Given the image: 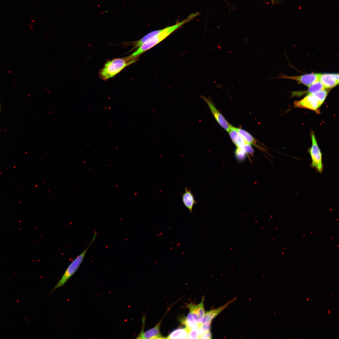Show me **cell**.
<instances>
[{"label": "cell", "instance_id": "obj_1", "mask_svg": "<svg viewBox=\"0 0 339 339\" xmlns=\"http://www.w3.org/2000/svg\"><path fill=\"white\" fill-rule=\"evenodd\" d=\"M138 58L130 55L125 57L115 58L107 61L100 70V78L106 80L114 77L125 67L136 62Z\"/></svg>", "mask_w": 339, "mask_h": 339}, {"label": "cell", "instance_id": "obj_2", "mask_svg": "<svg viewBox=\"0 0 339 339\" xmlns=\"http://www.w3.org/2000/svg\"><path fill=\"white\" fill-rule=\"evenodd\" d=\"M189 21V19L187 18L175 24L159 30V32L156 35L143 44L131 55L134 57H138L143 53L160 43L175 30Z\"/></svg>", "mask_w": 339, "mask_h": 339}, {"label": "cell", "instance_id": "obj_3", "mask_svg": "<svg viewBox=\"0 0 339 339\" xmlns=\"http://www.w3.org/2000/svg\"><path fill=\"white\" fill-rule=\"evenodd\" d=\"M97 234V232H95L88 246L69 264L63 275L50 293H51L56 289L62 286L76 272L83 261L87 250L95 239Z\"/></svg>", "mask_w": 339, "mask_h": 339}, {"label": "cell", "instance_id": "obj_4", "mask_svg": "<svg viewBox=\"0 0 339 339\" xmlns=\"http://www.w3.org/2000/svg\"><path fill=\"white\" fill-rule=\"evenodd\" d=\"M311 136L312 144L311 147L309 150V152L310 155L312 160L310 166L311 167L315 168L317 171L321 173L323 169L322 153L318 145L315 134L313 131H311Z\"/></svg>", "mask_w": 339, "mask_h": 339}, {"label": "cell", "instance_id": "obj_5", "mask_svg": "<svg viewBox=\"0 0 339 339\" xmlns=\"http://www.w3.org/2000/svg\"><path fill=\"white\" fill-rule=\"evenodd\" d=\"M200 97L206 103L217 122L223 129L228 132L232 125L218 110L211 99L202 95H200Z\"/></svg>", "mask_w": 339, "mask_h": 339}, {"label": "cell", "instance_id": "obj_6", "mask_svg": "<svg viewBox=\"0 0 339 339\" xmlns=\"http://www.w3.org/2000/svg\"><path fill=\"white\" fill-rule=\"evenodd\" d=\"M294 106L296 108L308 109L320 113V106L315 96L312 94H309L302 100L294 102Z\"/></svg>", "mask_w": 339, "mask_h": 339}, {"label": "cell", "instance_id": "obj_7", "mask_svg": "<svg viewBox=\"0 0 339 339\" xmlns=\"http://www.w3.org/2000/svg\"><path fill=\"white\" fill-rule=\"evenodd\" d=\"M145 321V316H143L142 319L143 326L139 334L136 338L138 339H165L161 334L160 331L161 321L159 322L153 327L147 331H144V327Z\"/></svg>", "mask_w": 339, "mask_h": 339}, {"label": "cell", "instance_id": "obj_8", "mask_svg": "<svg viewBox=\"0 0 339 339\" xmlns=\"http://www.w3.org/2000/svg\"><path fill=\"white\" fill-rule=\"evenodd\" d=\"M319 73H312L299 76H288L282 75L279 78L290 79L297 81L308 87L319 80Z\"/></svg>", "mask_w": 339, "mask_h": 339}, {"label": "cell", "instance_id": "obj_9", "mask_svg": "<svg viewBox=\"0 0 339 339\" xmlns=\"http://www.w3.org/2000/svg\"><path fill=\"white\" fill-rule=\"evenodd\" d=\"M204 297H203L201 302L198 304L190 303L187 304L190 312L191 314L194 319L201 325L202 322L205 314L204 306Z\"/></svg>", "mask_w": 339, "mask_h": 339}, {"label": "cell", "instance_id": "obj_10", "mask_svg": "<svg viewBox=\"0 0 339 339\" xmlns=\"http://www.w3.org/2000/svg\"><path fill=\"white\" fill-rule=\"evenodd\" d=\"M319 80L322 83L325 88H332L339 84V74L319 73Z\"/></svg>", "mask_w": 339, "mask_h": 339}, {"label": "cell", "instance_id": "obj_11", "mask_svg": "<svg viewBox=\"0 0 339 339\" xmlns=\"http://www.w3.org/2000/svg\"><path fill=\"white\" fill-rule=\"evenodd\" d=\"M236 298L233 299L223 305L216 309L211 310L205 312L202 323L212 321L226 308L230 304L234 302Z\"/></svg>", "mask_w": 339, "mask_h": 339}, {"label": "cell", "instance_id": "obj_12", "mask_svg": "<svg viewBox=\"0 0 339 339\" xmlns=\"http://www.w3.org/2000/svg\"><path fill=\"white\" fill-rule=\"evenodd\" d=\"M182 199L184 206L191 213L193 206L196 203L193 194L191 189L187 187L185 189V192L182 194Z\"/></svg>", "mask_w": 339, "mask_h": 339}, {"label": "cell", "instance_id": "obj_13", "mask_svg": "<svg viewBox=\"0 0 339 339\" xmlns=\"http://www.w3.org/2000/svg\"><path fill=\"white\" fill-rule=\"evenodd\" d=\"M231 139L237 147H241L248 143L232 126L228 132Z\"/></svg>", "mask_w": 339, "mask_h": 339}, {"label": "cell", "instance_id": "obj_14", "mask_svg": "<svg viewBox=\"0 0 339 339\" xmlns=\"http://www.w3.org/2000/svg\"><path fill=\"white\" fill-rule=\"evenodd\" d=\"M190 331L185 327L176 329L172 332L166 339H186Z\"/></svg>", "mask_w": 339, "mask_h": 339}, {"label": "cell", "instance_id": "obj_15", "mask_svg": "<svg viewBox=\"0 0 339 339\" xmlns=\"http://www.w3.org/2000/svg\"><path fill=\"white\" fill-rule=\"evenodd\" d=\"M186 327L189 330L197 329L200 325L194 319L191 314L189 312L187 317L182 321Z\"/></svg>", "mask_w": 339, "mask_h": 339}, {"label": "cell", "instance_id": "obj_16", "mask_svg": "<svg viewBox=\"0 0 339 339\" xmlns=\"http://www.w3.org/2000/svg\"><path fill=\"white\" fill-rule=\"evenodd\" d=\"M235 129L249 144L258 146L256 139L247 131L239 128L234 127Z\"/></svg>", "mask_w": 339, "mask_h": 339}, {"label": "cell", "instance_id": "obj_17", "mask_svg": "<svg viewBox=\"0 0 339 339\" xmlns=\"http://www.w3.org/2000/svg\"><path fill=\"white\" fill-rule=\"evenodd\" d=\"M328 93L327 91L324 89L312 94L316 99L320 107L324 101Z\"/></svg>", "mask_w": 339, "mask_h": 339}, {"label": "cell", "instance_id": "obj_18", "mask_svg": "<svg viewBox=\"0 0 339 339\" xmlns=\"http://www.w3.org/2000/svg\"><path fill=\"white\" fill-rule=\"evenodd\" d=\"M325 89L321 82L318 80L309 86L308 94H313L322 89Z\"/></svg>", "mask_w": 339, "mask_h": 339}, {"label": "cell", "instance_id": "obj_19", "mask_svg": "<svg viewBox=\"0 0 339 339\" xmlns=\"http://www.w3.org/2000/svg\"><path fill=\"white\" fill-rule=\"evenodd\" d=\"M211 322H206L202 323L197 329L199 335L210 331Z\"/></svg>", "mask_w": 339, "mask_h": 339}, {"label": "cell", "instance_id": "obj_20", "mask_svg": "<svg viewBox=\"0 0 339 339\" xmlns=\"http://www.w3.org/2000/svg\"><path fill=\"white\" fill-rule=\"evenodd\" d=\"M236 158L239 161H243L246 158L247 153L241 148L237 147L235 151Z\"/></svg>", "mask_w": 339, "mask_h": 339}, {"label": "cell", "instance_id": "obj_21", "mask_svg": "<svg viewBox=\"0 0 339 339\" xmlns=\"http://www.w3.org/2000/svg\"><path fill=\"white\" fill-rule=\"evenodd\" d=\"M199 335L197 329H192L190 331L186 339H199Z\"/></svg>", "mask_w": 339, "mask_h": 339}, {"label": "cell", "instance_id": "obj_22", "mask_svg": "<svg viewBox=\"0 0 339 339\" xmlns=\"http://www.w3.org/2000/svg\"><path fill=\"white\" fill-rule=\"evenodd\" d=\"M211 338H212V334L210 331L199 335V339H207Z\"/></svg>", "mask_w": 339, "mask_h": 339}, {"label": "cell", "instance_id": "obj_23", "mask_svg": "<svg viewBox=\"0 0 339 339\" xmlns=\"http://www.w3.org/2000/svg\"><path fill=\"white\" fill-rule=\"evenodd\" d=\"M271 0V2H272V3L273 4H274V1H275V0Z\"/></svg>", "mask_w": 339, "mask_h": 339}, {"label": "cell", "instance_id": "obj_24", "mask_svg": "<svg viewBox=\"0 0 339 339\" xmlns=\"http://www.w3.org/2000/svg\"><path fill=\"white\" fill-rule=\"evenodd\" d=\"M328 312H330V310H328Z\"/></svg>", "mask_w": 339, "mask_h": 339}, {"label": "cell", "instance_id": "obj_25", "mask_svg": "<svg viewBox=\"0 0 339 339\" xmlns=\"http://www.w3.org/2000/svg\"></svg>", "mask_w": 339, "mask_h": 339}]
</instances>
